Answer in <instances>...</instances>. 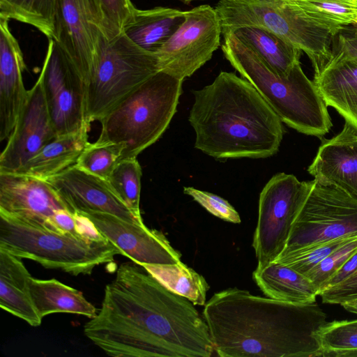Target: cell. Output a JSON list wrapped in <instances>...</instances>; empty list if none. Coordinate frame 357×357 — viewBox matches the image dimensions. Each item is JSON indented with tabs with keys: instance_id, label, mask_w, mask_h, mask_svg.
<instances>
[{
	"instance_id": "obj_9",
	"label": "cell",
	"mask_w": 357,
	"mask_h": 357,
	"mask_svg": "<svg viewBox=\"0 0 357 357\" xmlns=\"http://www.w3.org/2000/svg\"><path fill=\"white\" fill-rule=\"evenodd\" d=\"M357 235V197L333 184L312 181L282 253Z\"/></svg>"
},
{
	"instance_id": "obj_26",
	"label": "cell",
	"mask_w": 357,
	"mask_h": 357,
	"mask_svg": "<svg viewBox=\"0 0 357 357\" xmlns=\"http://www.w3.org/2000/svg\"><path fill=\"white\" fill-rule=\"evenodd\" d=\"M231 32L280 77H287L292 69L301 63V50L264 28L245 26Z\"/></svg>"
},
{
	"instance_id": "obj_33",
	"label": "cell",
	"mask_w": 357,
	"mask_h": 357,
	"mask_svg": "<svg viewBox=\"0 0 357 357\" xmlns=\"http://www.w3.org/2000/svg\"><path fill=\"white\" fill-rule=\"evenodd\" d=\"M355 236L336 238L282 253L275 261L288 266L305 275L337 248Z\"/></svg>"
},
{
	"instance_id": "obj_10",
	"label": "cell",
	"mask_w": 357,
	"mask_h": 357,
	"mask_svg": "<svg viewBox=\"0 0 357 357\" xmlns=\"http://www.w3.org/2000/svg\"><path fill=\"white\" fill-rule=\"evenodd\" d=\"M312 181H300L293 174L278 173L263 188L252 246L260 271L284 251L294 222L310 191Z\"/></svg>"
},
{
	"instance_id": "obj_31",
	"label": "cell",
	"mask_w": 357,
	"mask_h": 357,
	"mask_svg": "<svg viewBox=\"0 0 357 357\" xmlns=\"http://www.w3.org/2000/svg\"><path fill=\"white\" fill-rule=\"evenodd\" d=\"M142 176L141 166L133 158L121 160L107 178L117 197L139 218Z\"/></svg>"
},
{
	"instance_id": "obj_25",
	"label": "cell",
	"mask_w": 357,
	"mask_h": 357,
	"mask_svg": "<svg viewBox=\"0 0 357 357\" xmlns=\"http://www.w3.org/2000/svg\"><path fill=\"white\" fill-rule=\"evenodd\" d=\"M29 289L35 308L41 319L53 313H72L90 319L97 309L82 293L56 279L40 280L31 277Z\"/></svg>"
},
{
	"instance_id": "obj_20",
	"label": "cell",
	"mask_w": 357,
	"mask_h": 357,
	"mask_svg": "<svg viewBox=\"0 0 357 357\" xmlns=\"http://www.w3.org/2000/svg\"><path fill=\"white\" fill-rule=\"evenodd\" d=\"M313 81L326 105L357 130V59L332 54Z\"/></svg>"
},
{
	"instance_id": "obj_37",
	"label": "cell",
	"mask_w": 357,
	"mask_h": 357,
	"mask_svg": "<svg viewBox=\"0 0 357 357\" xmlns=\"http://www.w3.org/2000/svg\"><path fill=\"white\" fill-rule=\"evenodd\" d=\"M322 302L342 304L357 299V271L343 281L321 290L319 293Z\"/></svg>"
},
{
	"instance_id": "obj_34",
	"label": "cell",
	"mask_w": 357,
	"mask_h": 357,
	"mask_svg": "<svg viewBox=\"0 0 357 357\" xmlns=\"http://www.w3.org/2000/svg\"><path fill=\"white\" fill-rule=\"evenodd\" d=\"M356 251L357 236L337 248L305 275L317 287L319 293L326 281Z\"/></svg>"
},
{
	"instance_id": "obj_3",
	"label": "cell",
	"mask_w": 357,
	"mask_h": 357,
	"mask_svg": "<svg viewBox=\"0 0 357 357\" xmlns=\"http://www.w3.org/2000/svg\"><path fill=\"white\" fill-rule=\"evenodd\" d=\"M193 96L188 121L196 149L216 159L266 158L278 151L282 122L245 79L222 71Z\"/></svg>"
},
{
	"instance_id": "obj_16",
	"label": "cell",
	"mask_w": 357,
	"mask_h": 357,
	"mask_svg": "<svg viewBox=\"0 0 357 357\" xmlns=\"http://www.w3.org/2000/svg\"><path fill=\"white\" fill-rule=\"evenodd\" d=\"M66 204L76 213L102 212L130 222L144 224L114 193L107 181L72 165L46 180Z\"/></svg>"
},
{
	"instance_id": "obj_24",
	"label": "cell",
	"mask_w": 357,
	"mask_h": 357,
	"mask_svg": "<svg viewBox=\"0 0 357 357\" xmlns=\"http://www.w3.org/2000/svg\"><path fill=\"white\" fill-rule=\"evenodd\" d=\"M185 12L158 6L137 9L133 20L123 33L139 47L157 52L184 22Z\"/></svg>"
},
{
	"instance_id": "obj_42",
	"label": "cell",
	"mask_w": 357,
	"mask_h": 357,
	"mask_svg": "<svg viewBox=\"0 0 357 357\" xmlns=\"http://www.w3.org/2000/svg\"><path fill=\"white\" fill-rule=\"evenodd\" d=\"M178 1L183 2L185 4H190L191 2L194 1H197V0H178Z\"/></svg>"
},
{
	"instance_id": "obj_17",
	"label": "cell",
	"mask_w": 357,
	"mask_h": 357,
	"mask_svg": "<svg viewBox=\"0 0 357 357\" xmlns=\"http://www.w3.org/2000/svg\"><path fill=\"white\" fill-rule=\"evenodd\" d=\"M62 209L69 211L46 180L20 173H0V213L56 231L52 220Z\"/></svg>"
},
{
	"instance_id": "obj_32",
	"label": "cell",
	"mask_w": 357,
	"mask_h": 357,
	"mask_svg": "<svg viewBox=\"0 0 357 357\" xmlns=\"http://www.w3.org/2000/svg\"><path fill=\"white\" fill-rule=\"evenodd\" d=\"M124 146L112 142L89 143L86 145L75 165L89 174L107 180L121 161Z\"/></svg>"
},
{
	"instance_id": "obj_13",
	"label": "cell",
	"mask_w": 357,
	"mask_h": 357,
	"mask_svg": "<svg viewBox=\"0 0 357 357\" xmlns=\"http://www.w3.org/2000/svg\"><path fill=\"white\" fill-rule=\"evenodd\" d=\"M54 29L53 40L86 83L106 35L100 0H57Z\"/></svg>"
},
{
	"instance_id": "obj_15",
	"label": "cell",
	"mask_w": 357,
	"mask_h": 357,
	"mask_svg": "<svg viewBox=\"0 0 357 357\" xmlns=\"http://www.w3.org/2000/svg\"><path fill=\"white\" fill-rule=\"evenodd\" d=\"M88 217L98 231L123 255L143 264H171L181 261L175 250L160 231L144 224L130 222L102 212L79 213Z\"/></svg>"
},
{
	"instance_id": "obj_1",
	"label": "cell",
	"mask_w": 357,
	"mask_h": 357,
	"mask_svg": "<svg viewBox=\"0 0 357 357\" xmlns=\"http://www.w3.org/2000/svg\"><path fill=\"white\" fill-rule=\"evenodd\" d=\"M84 333L114 357H210L215 352L194 304L135 262L120 265Z\"/></svg>"
},
{
	"instance_id": "obj_43",
	"label": "cell",
	"mask_w": 357,
	"mask_h": 357,
	"mask_svg": "<svg viewBox=\"0 0 357 357\" xmlns=\"http://www.w3.org/2000/svg\"><path fill=\"white\" fill-rule=\"evenodd\" d=\"M356 32H357V25L356 26Z\"/></svg>"
},
{
	"instance_id": "obj_28",
	"label": "cell",
	"mask_w": 357,
	"mask_h": 357,
	"mask_svg": "<svg viewBox=\"0 0 357 357\" xmlns=\"http://www.w3.org/2000/svg\"><path fill=\"white\" fill-rule=\"evenodd\" d=\"M169 291L183 296L194 305H205L209 285L203 276L181 261L171 264H143Z\"/></svg>"
},
{
	"instance_id": "obj_11",
	"label": "cell",
	"mask_w": 357,
	"mask_h": 357,
	"mask_svg": "<svg viewBox=\"0 0 357 357\" xmlns=\"http://www.w3.org/2000/svg\"><path fill=\"white\" fill-rule=\"evenodd\" d=\"M39 77L57 136L76 132L90 125L85 115V81L53 39H48Z\"/></svg>"
},
{
	"instance_id": "obj_39",
	"label": "cell",
	"mask_w": 357,
	"mask_h": 357,
	"mask_svg": "<svg viewBox=\"0 0 357 357\" xmlns=\"http://www.w3.org/2000/svg\"><path fill=\"white\" fill-rule=\"evenodd\" d=\"M357 271V251L353 254L326 281L319 292L331 286H333Z\"/></svg>"
},
{
	"instance_id": "obj_27",
	"label": "cell",
	"mask_w": 357,
	"mask_h": 357,
	"mask_svg": "<svg viewBox=\"0 0 357 357\" xmlns=\"http://www.w3.org/2000/svg\"><path fill=\"white\" fill-rule=\"evenodd\" d=\"M302 19L334 36L357 24V0H282Z\"/></svg>"
},
{
	"instance_id": "obj_18",
	"label": "cell",
	"mask_w": 357,
	"mask_h": 357,
	"mask_svg": "<svg viewBox=\"0 0 357 357\" xmlns=\"http://www.w3.org/2000/svg\"><path fill=\"white\" fill-rule=\"evenodd\" d=\"M8 19L0 16V141L8 139L26 100V69L20 46Z\"/></svg>"
},
{
	"instance_id": "obj_38",
	"label": "cell",
	"mask_w": 357,
	"mask_h": 357,
	"mask_svg": "<svg viewBox=\"0 0 357 357\" xmlns=\"http://www.w3.org/2000/svg\"><path fill=\"white\" fill-rule=\"evenodd\" d=\"M333 54L357 59V33L353 26L337 33L333 39Z\"/></svg>"
},
{
	"instance_id": "obj_23",
	"label": "cell",
	"mask_w": 357,
	"mask_h": 357,
	"mask_svg": "<svg viewBox=\"0 0 357 357\" xmlns=\"http://www.w3.org/2000/svg\"><path fill=\"white\" fill-rule=\"evenodd\" d=\"M253 279L268 298L292 303H311L319 289L308 278L291 267L273 261L260 271H253Z\"/></svg>"
},
{
	"instance_id": "obj_19",
	"label": "cell",
	"mask_w": 357,
	"mask_h": 357,
	"mask_svg": "<svg viewBox=\"0 0 357 357\" xmlns=\"http://www.w3.org/2000/svg\"><path fill=\"white\" fill-rule=\"evenodd\" d=\"M321 144L307 172L323 184L336 185L357 197V130L346 123Z\"/></svg>"
},
{
	"instance_id": "obj_7",
	"label": "cell",
	"mask_w": 357,
	"mask_h": 357,
	"mask_svg": "<svg viewBox=\"0 0 357 357\" xmlns=\"http://www.w3.org/2000/svg\"><path fill=\"white\" fill-rule=\"evenodd\" d=\"M157 53L148 51L123 32L103 34L86 82V121H100L123 98L160 71Z\"/></svg>"
},
{
	"instance_id": "obj_8",
	"label": "cell",
	"mask_w": 357,
	"mask_h": 357,
	"mask_svg": "<svg viewBox=\"0 0 357 357\" xmlns=\"http://www.w3.org/2000/svg\"><path fill=\"white\" fill-rule=\"evenodd\" d=\"M222 34L245 26L264 28L304 52L314 73L332 57L334 36L297 15L282 0H220Z\"/></svg>"
},
{
	"instance_id": "obj_2",
	"label": "cell",
	"mask_w": 357,
	"mask_h": 357,
	"mask_svg": "<svg viewBox=\"0 0 357 357\" xmlns=\"http://www.w3.org/2000/svg\"><path fill=\"white\" fill-rule=\"evenodd\" d=\"M203 318L221 357H319L326 314L316 303H292L229 288L213 295Z\"/></svg>"
},
{
	"instance_id": "obj_14",
	"label": "cell",
	"mask_w": 357,
	"mask_h": 357,
	"mask_svg": "<svg viewBox=\"0 0 357 357\" xmlns=\"http://www.w3.org/2000/svg\"><path fill=\"white\" fill-rule=\"evenodd\" d=\"M39 77L27 96L0 155V173L19 172L46 144L56 137Z\"/></svg>"
},
{
	"instance_id": "obj_36",
	"label": "cell",
	"mask_w": 357,
	"mask_h": 357,
	"mask_svg": "<svg viewBox=\"0 0 357 357\" xmlns=\"http://www.w3.org/2000/svg\"><path fill=\"white\" fill-rule=\"evenodd\" d=\"M183 192L193 198L198 204L213 215L232 223H240L241 218L236 209L225 199L213 193L184 187Z\"/></svg>"
},
{
	"instance_id": "obj_4",
	"label": "cell",
	"mask_w": 357,
	"mask_h": 357,
	"mask_svg": "<svg viewBox=\"0 0 357 357\" xmlns=\"http://www.w3.org/2000/svg\"><path fill=\"white\" fill-rule=\"evenodd\" d=\"M224 56L241 77L257 90L282 122L297 132L321 139L333 126L323 97L301 63L287 77L274 73L233 32L223 35Z\"/></svg>"
},
{
	"instance_id": "obj_29",
	"label": "cell",
	"mask_w": 357,
	"mask_h": 357,
	"mask_svg": "<svg viewBox=\"0 0 357 357\" xmlns=\"http://www.w3.org/2000/svg\"><path fill=\"white\" fill-rule=\"evenodd\" d=\"M57 0H0V16L31 25L54 39Z\"/></svg>"
},
{
	"instance_id": "obj_12",
	"label": "cell",
	"mask_w": 357,
	"mask_h": 357,
	"mask_svg": "<svg viewBox=\"0 0 357 357\" xmlns=\"http://www.w3.org/2000/svg\"><path fill=\"white\" fill-rule=\"evenodd\" d=\"M156 52L160 70L184 79L208 61L220 45L222 27L214 8L201 5Z\"/></svg>"
},
{
	"instance_id": "obj_21",
	"label": "cell",
	"mask_w": 357,
	"mask_h": 357,
	"mask_svg": "<svg viewBox=\"0 0 357 357\" xmlns=\"http://www.w3.org/2000/svg\"><path fill=\"white\" fill-rule=\"evenodd\" d=\"M31 275L22 259L0 248V307L31 326H38L42 319L31 299Z\"/></svg>"
},
{
	"instance_id": "obj_30",
	"label": "cell",
	"mask_w": 357,
	"mask_h": 357,
	"mask_svg": "<svg viewBox=\"0 0 357 357\" xmlns=\"http://www.w3.org/2000/svg\"><path fill=\"white\" fill-rule=\"evenodd\" d=\"M319 357H357V319L325 324L316 333Z\"/></svg>"
},
{
	"instance_id": "obj_22",
	"label": "cell",
	"mask_w": 357,
	"mask_h": 357,
	"mask_svg": "<svg viewBox=\"0 0 357 357\" xmlns=\"http://www.w3.org/2000/svg\"><path fill=\"white\" fill-rule=\"evenodd\" d=\"M90 125L80 130L56 136L46 144L17 173L47 180L75 165L89 144Z\"/></svg>"
},
{
	"instance_id": "obj_5",
	"label": "cell",
	"mask_w": 357,
	"mask_h": 357,
	"mask_svg": "<svg viewBox=\"0 0 357 357\" xmlns=\"http://www.w3.org/2000/svg\"><path fill=\"white\" fill-rule=\"evenodd\" d=\"M183 81L164 70L151 76L100 121L101 132L96 141L123 144L121 160L137 158L158 141L169 125Z\"/></svg>"
},
{
	"instance_id": "obj_40",
	"label": "cell",
	"mask_w": 357,
	"mask_h": 357,
	"mask_svg": "<svg viewBox=\"0 0 357 357\" xmlns=\"http://www.w3.org/2000/svg\"><path fill=\"white\" fill-rule=\"evenodd\" d=\"M52 225L57 231L81 236L77 231L73 214L67 209L58 211L52 218Z\"/></svg>"
},
{
	"instance_id": "obj_35",
	"label": "cell",
	"mask_w": 357,
	"mask_h": 357,
	"mask_svg": "<svg viewBox=\"0 0 357 357\" xmlns=\"http://www.w3.org/2000/svg\"><path fill=\"white\" fill-rule=\"evenodd\" d=\"M105 17L106 35L112 38L123 32L134 19L137 8L130 0H100Z\"/></svg>"
},
{
	"instance_id": "obj_41",
	"label": "cell",
	"mask_w": 357,
	"mask_h": 357,
	"mask_svg": "<svg viewBox=\"0 0 357 357\" xmlns=\"http://www.w3.org/2000/svg\"><path fill=\"white\" fill-rule=\"evenodd\" d=\"M341 305L347 311L357 314V299L347 301L341 304Z\"/></svg>"
},
{
	"instance_id": "obj_6",
	"label": "cell",
	"mask_w": 357,
	"mask_h": 357,
	"mask_svg": "<svg viewBox=\"0 0 357 357\" xmlns=\"http://www.w3.org/2000/svg\"><path fill=\"white\" fill-rule=\"evenodd\" d=\"M0 248L46 268L73 275H90L98 265L112 263L119 250L107 238L93 240L52 230L0 213Z\"/></svg>"
}]
</instances>
